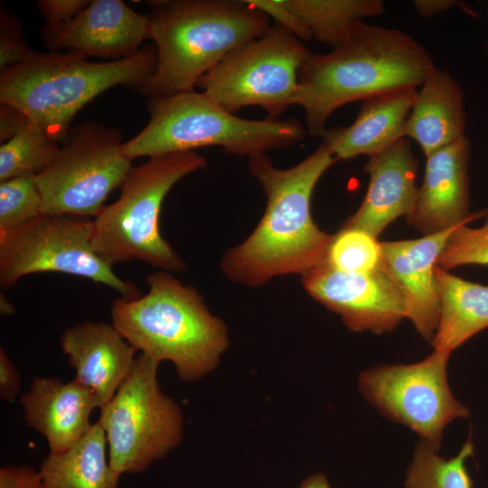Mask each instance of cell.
Masks as SVG:
<instances>
[{
  "mask_svg": "<svg viewBox=\"0 0 488 488\" xmlns=\"http://www.w3.org/2000/svg\"><path fill=\"white\" fill-rule=\"evenodd\" d=\"M471 144L465 137L427 156L416 203L408 216L423 236L467 224L485 215L470 213L469 162Z\"/></svg>",
  "mask_w": 488,
  "mask_h": 488,
  "instance_id": "14",
  "label": "cell"
},
{
  "mask_svg": "<svg viewBox=\"0 0 488 488\" xmlns=\"http://www.w3.org/2000/svg\"><path fill=\"white\" fill-rule=\"evenodd\" d=\"M280 24L300 41L314 40L333 48L359 20L380 15L381 0H280Z\"/></svg>",
  "mask_w": 488,
  "mask_h": 488,
  "instance_id": "22",
  "label": "cell"
},
{
  "mask_svg": "<svg viewBox=\"0 0 488 488\" xmlns=\"http://www.w3.org/2000/svg\"><path fill=\"white\" fill-rule=\"evenodd\" d=\"M0 313L5 316H10L14 314V305L3 294L0 296Z\"/></svg>",
  "mask_w": 488,
  "mask_h": 488,
  "instance_id": "37",
  "label": "cell"
},
{
  "mask_svg": "<svg viewBox=\"0 0 488 488\" xmlns=\"http://www.w3.org/2000/svg\"><path fill=\"white\" fill-rule=\"evenodd\" d=\"M414 6L422 17H431L439 13L446 12L455 5H463L456 0H415Z\"/></svg>",
  "mask_w": 488,
  "mask_h": 488,
  "instance_id": "35",
  "label": "cell"
},
{
  "mask_svg": "<svg viewBox=\"0 0 488 488\" xmlns=\"http://www.w3.org/2000/svg\"><path fill=\"white\" fill-rule=\"evenodd\" d=\"M108 443L96 422L71 448L49 454L39 474L45 488H118L121 477L113 470L107 454Z\"/></svg>",
  "mask_w": 488,
  "mask_h": 488,
  "instance_id": "24",
  "label": "cell"
},
{
  "mask_svg": "<svg viewBox=\"0 0 488 488\" xmlns=\"http://www.w3.org/2000/svg\"><path fill=\"white\" fill-rule=\"evenodd\" d=\"M60 147L38 126L27 122L0 146V183L23 175L40 174Z\"/></svg>",
  "mask_w": 488,
  "mask_h": 488,
  "instance_id": "26",
  "label": "cell"
},
{
  "mask_svg": "<svg viewBox=\"0 0 488 488\" xmlns=\"http://www.w3.org/2000/svg\"><path fill=\"white\" fill-rule=\"evenodd\" d=\"M61 347L75 370V380L107 404L128 376L136 350L110 324L86 321L65 329Z\"/></svg>",
  "mask_w": 488,
  "mask_h": 488,
  "instance_id": "18",
  "label": "cell"
},
{
  "mask_svg": "<svg viewBox=\"0 0 488 488\" xmlns=\"http://www.w3.org/2000/svg\"><path fill=\"white\" fill-rule=\"evenodd\" d=\"M121 133L88 121L71 129L52 161L34 176L42 213L94 218L132 169Z\"/></svg>",
  "mask_w": 488,
  "mask_h": 488,
  "instance_id": "10",
  "label": "cell"
},
{
  "mask_svg": "<svg viewBox=\"0 0 488 488\" xmlns=\"http://www.w3.org/2000/svg\"><path fill=\"white\" fill-rule=\"evenodd\" d=\"M457 227L417 239L380 242V267L401 290L407 318L430 343L437 330L441 309L436 262Z\"/></svg>",
  "mask_w": 488,
  "mask_h": 488,
  "instance_id": "15",
  "label": "cell"
},
{
  "mask_svg": "<svg viewBox=\"0 0 488 488\" xmlns=\"http://www.w3.org/2000/svg\"><path fill=\"white\" fill-rule=\"evenodd\" d=\"M441 309L434 350L451 353L488 327V286L454 276L436 266Z\"/></svg>",
  "mask_w": 488,
  "mask_h": 488,
  "instance_id": "23",
  "label": "cell"
},
{
  "mask_svg": "<svg viewBox=\"0 0 488 488\" xmlns=\"http://www.w3.org/2000/svg\"><path fill=\"white\" fill-rule=\"evenodd\" d=\"M206 164L205 157L187 151L152 156L132 167L117 200L92 220L95 252L112 267L139 260L167 272L184 271L185 263L159 231V213L172 187Z\"/></svg>",
  "mask_w": 488,
  "mask_h": 488,
  "instance_id": "7",
  "label": "cell"
},
{
  "mask_svg": "<svg viewBox=\"0 0 488 488\" xmlns=\"http://www.w3.org/2000/svg\"><path fill=\"white\" fill-rule=\"evenodd\" d=\"M159 363L140 353L114 397L99 408L109 464L119 475L145 471L183 439V411L160 388Z\"/></svg>",
  "mask_w": 488,
  "mask_h": 488,
  "instance_id": "8",
  "label": "cell"
},
{
  "mask_svg": "<svg viewBox=\"0 0 488 488\" xmlns=\"http://www.w3.org/2000/svg\"><path fill=\"white\" fill-rule=\"evenodd\" d=\"M464 91L446 70L436 68L418 90L403 135L415 140L424 155L465 136Z\"/></svg>",
  "mask_w": 488,
  "mask_h": 488,
  "instance_id": "21",
  "label": "cell"
},
{
  "mask_svg": "<svg viewBox=\"0 0 488 488\" xmlns=\"http://www.w3.org/2000/svg\"><path fill=\"white\" fill-rule=\"evenodd\" d=\"M307 52L298 38L275 23L263 36L229 52L196 87L230 113L258 106L267 117L279 118L295 105L298 69Z\"/></svg>",
  "mask_w": 488,
  "mask_h": 488,
  "instance_id": "9",
  "label": "cell"
},
{
  "mask_svg": "<svg viewBox=\"0 0 488 488\" xmlns=\"http://www.w3.org/2000/svg\"><path fill=\"white\" fill-rule=\"evenodd\" d=\"M473 454L471 439L450 459L440 456L437 451L420 441L416 445L407 470L405 488H472L465 460Z\"/></svg>",
  "mask_w": 488,
  "mask_h": 488,
  "instance_id": "25",
  "label": "cell"
},
{
  "mask_svg": "<svg viewBox=\"0 0 488 488\" xmlns=\"http://www.w3.org/2000/svg\"><path fill=\"white\" fill-rule=\"evenodd\" d=\"M302 283L309 296L338 314L352 331L383 333L407 318L401 290L380 267L370 273H349L324 262L304 274Z\"/></svg>",
  "mask_w": 488,
  "mask_h": 488,
  "instance_id": "13",
  "label": "cell"
},
{
  "mask_svg": "<svg viewBox=\"0 0 488 488\" xmlns=\"http://www.w3.org/2000/svg\"><path fill=\"white\" fill-rule=\"evenodd\" d=\"M450 354L434 350L419 362L368 369L359 376V389L382 415L408 427L438 451L447 424L470 415L448 385Z\"/></svg>",
  "mask_w": 488,
  "mask_h": 488,
  "instance_id": "12",
  "label": "cell"
},
{
  "mask_svg": "<svg viewBox=\"0 0 488 488\" xmlns=\"http://www.w3.org/2000/svg\"><path fill=\"white\" fill-rule=\"evenodd\" d=\"M91 237L92 221L46 213L0 231V286L12 287L31 274L60 272L108 286L127 299L139 297V288L95 252Z\"/></svg>",
  "mask_w": 488,
  "mask_h": 488,
  "instance_id": "11",
  "label": "cell"
},
{
  "mask_svg": "<svg viewBox=\"0 0 488 488\" xmlns=\"http://www.w3.org/2000/svg\"><path fill=\"white\" fill-rule=\"evenodd\" d=\"M27 117L16 108L1 104L0 140L7 141L27 122Z\"/></svg>",
  "mask_w": 488,
  "mask_h": 488,
  "instance_id": "34",
  "label": "cell"
},
{
  "mask_svg": "<svg viewBox=\"0 0 488 488\" xmlns=\"http://www.w3.org/2000/svg\"><path fill=\"white\" fill-rule=\"evenodd\" d=\"M486 51H487V53H488V44H487V46H486Z\"/></svg>",
  "mask_w": 488,
  "mask_h": 488,
  "instance_id": "39",
  "label": "cell"
},
{
  "mask_svg": "<svg viewBox=\"0 0 488 488\" xmlns=\"http://www.w3.org/2000/svg\"><path fill=\"white\" fill-rule=\"evenodd\" d=\"M435 70L429 53L408 33L359 20L332 52H306L298 69L295 105L305 111L307 134L322 137L337 108L418 88Z\"/></svg>",
  "mask_w": 488,
  "mask_h": 488,
  "instance_id": "2",
  "label": "cell"
},
{
  "mask_svg": "<svg viewBox=\"0 0 488 488\" xmlns=\"http://www.w3.org/2000/svg\"><path fill=\"white\" fill-rule=\"evenodd\" d=\"M336 161L323 142L287 169L274 166L267 154L249 157V172L263 188L267 207L253 232L222 258L221 267L229 279L259 286L278 276H303L325 261L333 235L314 222L311 197Z\"/></svg>",
  "mask_w": 488,
  "mask_h": 488,
  "instance_id": "1",
  "label": "cell"
},
{
  "mask_svg": "<svg viewBox=\"0 0 488 488\" xmlns=\"http://www.w3.org/2000/svg\"><path fill=\"white\" fill-rule=\"evenodd\" d=\"M42 34L51 51L115 60L136 53L150 39L148 16L121 0H91L70 22Z\"/></svg>",
  "mask_w": 488,
  "mask_h": 488,
  "instance_id": "16",
  "label": "cell"
},
{
  "mask_svg": "<svg viewBox=\"0 0 488 488\" xmlns=\"http://www.w3.org/2000/svg\"><path fill=\"white\" fill-rule=\"evenodd\" d=\"M488 266V220L476 229L458 226L449 236L436 266L449 270L463 265Z\"/></svg>",
  "mask_w": 488,
  "mask_h": 488,
  "instance_id": "29",
  "label": "cell"
},
{
  "mask_svg": "<svg viewBox=\"0 0 488 488\" xmlns=\"http://www.w3.org/2000/svg\"><path fill=\"white\" fill-rule=\"evenodd\" d=\"M324 262L344 272H372L380 264V242L361 230L342 227L333 235Z\"/></svg>",
  "mask_w": 488,
  "mask_h": 488,
  "instance_id": "27",
  "label": "cell"
},
{
  "mask_svg": "<svg viewBox=\"0 0 488 488\" xmlns=\"http://www.w3.org/2000/svg\"><path fill=\"white\" fill-rule=\"evenodd\" d=\"M418 90L401 89L362 100L353 123L326 129L323 143L337 161L371 157L384 151L404 137V126Z\"/></svg>",
  "mask_w": 488,
  "mask_h": 488,
  "instance_id": "20",
  "label": "cell"
},
{
  "mask_svg": "<svg viewBox=\"0 0 488 488\" xmlns=\"http://www.w3.org/2000/svg\"><path fill=\"white\" fill-rule=\"evenodd\" d=\"M42 197L33 175L0 183V231L10 230L42 214Z\"/></svg>",
  "mask_w": 488,
  "mask_h": 488,
  "instance_id": "28",
  "label": "cell"
},
{
  "mask_svg": "<svg viewBox=\"0 0 488 488\" xmlns=\"http://www.w3.org/2000/svg\"><path fill=\"white\" fill-rule=\"evenodd\" d=\"M148 291L137 298L112 302L111 324L137 352L172 361L184 382L212 371L229 347L225 324L202 296L167 271L146 277Z\"/></svg>",
  "mask_w": 488,
  "mask_h": 488,
  "instance_id": "4",
  "label": "cell"
},
{
  "mask_svg": "<svg viewBox=\"0 0 488 488\" xmlns=\"http://www.w3.org/2000/svg\"><path fill=\"white\" fill-rule=\"evenodd\" d=\"M21 389V378L5 351L0 349V398L5 401L15 399Z\"/></svg>",
  "mask_w": 488,
  "mask_h": 488,
  "instance_id": "33",
  "label": "cell"
},
{
  "mask_svg": "<svg viewBox=\"0 0 488 488\" xmlns=\"http://www.w3.org/2000/svg\"><path fill=\"white\" fill-rule=\"evenodd\" d=\"M485 216L487 217V220H488V210L485 211Z\"/></svg>",
  "mask_w": 488,
  "mask_h": 488,
  "instance_id": "38",
  "label": "cell"
},
{
  "mask_svg": "<svg viewBox=\"0 0 488 488\" xmlns=\"http://www.w3.org/2000/svg\"><path fill=\"white\" fill-rule=\"evenodd\" d=\"M156 63L155 46L103 62L74 52L32 50L20 64L1 70L0 102L22 111L54 141H65L87 103L118 85L141 91Z\"/></svg>",
  "mask_w": 488,
  "mask_h": 488,
  "instance_id": "5",
  "label": "cell"
},
{
  "mask_svg": "<svg viewBox=\"0 0 488 488\" xmlns=\"http://www.w3.org/2000/svg\"><path fill=\"white\" fill-rule=\"evenodd\" d=\"M155 70L140 93L150 98L194 90L199 79L237 46L259 38L270 17L248 0L147 2Z\"/></svg>",
  "mask_w": 488,
  "mask_h": 488,
  "instance_id": "3",
  "label": "cell"
},
{
  "mask_svg": "<svg viewBox=\"0 0 488 488\" xmlns=\"http://www.w3.org/2000/svg\"><path fill=\"white\" fill-rule=\"evenodd\" d=\"M32 50L22 37L20 24L14 17L1 15L0 19V68L20 64Z\"/></svg>",
  "mask_w": 488,
  "mask_h": 488,
  "instance_id": "30",
  "label": "cell"
},
{
  "mask_svg": "<svg viewBox=\"0 0 488 488\" xmlns=\"http://www.w3.org/2000/svg\"><path fill=\"white\" fill-rule=\"evenodd\" d=\"M89 0H40L37 5L45 20L42 33H52L77 16L89 4Z\"/></svg>",
  "mask_w": 488,
  "mask_h": 488,
  "instance_id": "31",
  "label": "cell"
},
{
  "mask_svg": "<svg viewBox=\"0 0 488 488\" xmlns=\"http://www.w3.org/2000/svg\"><path fill=\"white\" fill-rule=\"evenodd\" d=\"M26 424L47 440L50 454L71 448L90 429L92 411L99 408L94 394L75 380L35 376L21 397Z\"/></svg>",
  "mask_w": 488,
  "mask_h": 488,
  "instance_id": "19",
  "label": "cell"
},
{
  "mask_svg": "<svg viewBox=\"0 0 488 488\" xmlns=\"http://www.w3.org/2000/svg\"><path fill=\"white\" fill-rule=\"evenodd\" d=\"M0 488H45L38 471L27 465H8L0 470Z\"/></svg>",
  "mask_w": 488,
  "mask_h": 488,
  "instance_id": "32",
  "label": "cell"
},
{
  "mask_svg": "<svg viewBox=\"0 0 488 488\" xmlns=\"http://www.w3.org/2000/svg\"><path fill=\"white\" fill-rule=\"evenodd\" d=\"M297 488H331L326 476L318 473L305 478Z\"/></svg>",
  "mask_w": 488,
  "mask_h": 488,
  "instance_id": "36",
  "label": "cell"
},
{
  "mask_svg": "<svg viewBox=\"0 0 488 488\" xmlns=\"http://www.w3.org/2000/svg\"><path fill=\"white\" fill-rule=\"evenodd\" d=\"M150 120L123 144L131 160L219 145L236 155L255 156L302 142L307 132L296 118L247 119L229 112L204 92L186 91L146 102Z\"/></svg>",
  "mask_w": 488,
  "mask_h": 488,
  "instance_id": "6",
  "label": "cell"
},
{
  "mask_svg": "<svg viewBox=\"0 0 488 488\" xmlns=\"http://www.w3.org/2000/svg\"><path fill=\"white\" fill-rule=\"evenodd\" d=\"M418 162L410 143L403 137L369 157L364 171L370 175L366 195L343 228L361 230L374 238L397 218L412 212L418 187Z\"/></svg>",
  "mask_w": 488,
  "mask_h": 488,
  "instance_id": "17",
  "label": "cell"
}]
</instances>
